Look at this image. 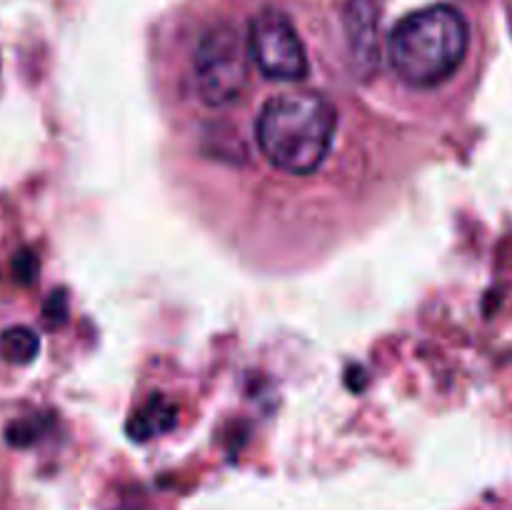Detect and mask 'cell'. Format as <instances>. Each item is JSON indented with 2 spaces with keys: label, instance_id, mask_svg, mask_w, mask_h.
<instances>
[{
  "label": "cell",
  "instance_id": "52a82bcc",
  "mask_svg": "<svg viewBox=\"0 0 512 510\" xmlns=\"http://www.w3.org/2000/svg\"><path fill=\"white\" fill-rule=\"evenodd\" d=\"M350 43L358 55L375 50V13L368 0H355L350 8Z\"/></svg>",
  "mask_w": 512,
  "mask_h": 510
},
{
  "label": "cell",
  "instance_id": "5b68a950",
  "mask_svg": "<svg viewBox=\"0 0 512 510\" xmlns=\"http://www.w3.org/2000/svg\"><path fill=\"white\" fill-rule=\"evenodd\" d=\"M175 420H178L175 405L170 400H165L163 395H155L143 408L135 410V415L128 423V433L133 440H148L153 435H160L173 428Z\"/></svg>",
  "mask_w": 512,
  "mask_h": 510
},
{
  "label": "cell",
  "instance_id": "3957f363",
  "mask_svg": "<svg viewBox=\"0 0 512 510\" xmlns=\"http://www.w3.org/2000/svg\"><path fill=\"white\" fill-rule=\"evenodd\" d=\"M248 85V60L243 38L230 25L203 35L195 53V88L210 108H228Z\"/></svg>",
  "mask_w": 512,
  "mask_h": 510
},
{
  "label": "cell",
  "instance_id": "6da1fadb",
  "mask_svg": "<svg viewBox=\"0 0 512 510\" xmlns=\"http://www.w3.org/2000/svg\"><path fill=\"white\" fill-rule=\"evenodd\" d=\"M338 113L318 93H283L263 105L255 123L260 150L278 170L310 175L333 148Z\"/></svg>",
  "mask_w": 512,
  "mask_h": 510
},
{
  "label": "cell",
  "instance_id": "ba28073f",
  "mask_svg": "<svg viewBox=\"0 0 512 510\" xmlns=\"http://www.w3.org/2000/svg\"><path fill=\"white\" fill-rule=\"evenodd\" d=\"M43 430V418H20L13 420V423L5 428V440H8V445H13V448H28V445H33L35 440L43 435Z\"/></svg>",
  "mask_w": 512,
  "mask_h": 510
},
{
  "label": "cell",
  "instance_id": "7a4b0ae2",
  "mask_svg": "<svg viewBox=\"0 0 512 510\" xmlns=\"http://www.w3.org/2000/svg\"><path fill=\"white\" fill-rule=\"evenodd\" d=\"M470 30L450 5H430L405 15L388 40V58L403 83L433 88L463 65Z\"/></svg>",
  "mask_w": 512,
  "mask_h": 510
},
{
  "label": "cell",
  "instance_id": "8992f818",
  "mask_svg": "<svg viewBox=\"0 0 512 510\" xmlns=\"http://www.w3.org/2000/svg\"><path fill=\"white\" fill-rule=\"evenodd\" d=\"M40 338L25 325H13L0 335V355L13 365H28L38 358Z\"/></svg>",
  "mask_w": 512,
  "mask_h": 510
},
{
  "label": "cell",
  "instance_id": "30bf717a",
  "mask_svg": "<svg viewBox=\"0 0 512 510\" xmlns=\"http://www.w3.org/2000/svg\"><path fill=\"white\" fill-rule=\"evenodd\" d=\"M43 320L48 328H58L68 320V295L65 290H53L43 305Z\"/></svg>",
  "mask_w": 512,
  "mask_h": 510
},
{
  "label": "cell",
  "instance_id": "277c9868",
  "mask_svg": "<svg viewBox=\"0 0 512 510\" xmlns=\"http://www.w3.org/2000/svg\"><path fill=\"white\" fill-rule=\"evenodd\" d=\"M250 55L260 73L270 80H300L308 73V55L288 15L280 10H263L250 23Z\"/></svg>",
  "mask_w": 512,
  "mask_h": 510
},
{
  "label": "cell",
  "instance_id": "9c48e42d",
  "mask_svg": "<svg viewBox=\"0 0 512 510\" xmlns=\"http://www.w3.org/2000/svg\"><path fill=\"white\" fill-rule=\"evenodd\" d=\"M10 270H13V278L18 280L20 285L35 283V278H38V270H40L38 255L28 248L18 250V255H15L13 263H10Z\"/></svg>",
  "mask_w": 512,
  "mask_h": 510
}]
</instances>
